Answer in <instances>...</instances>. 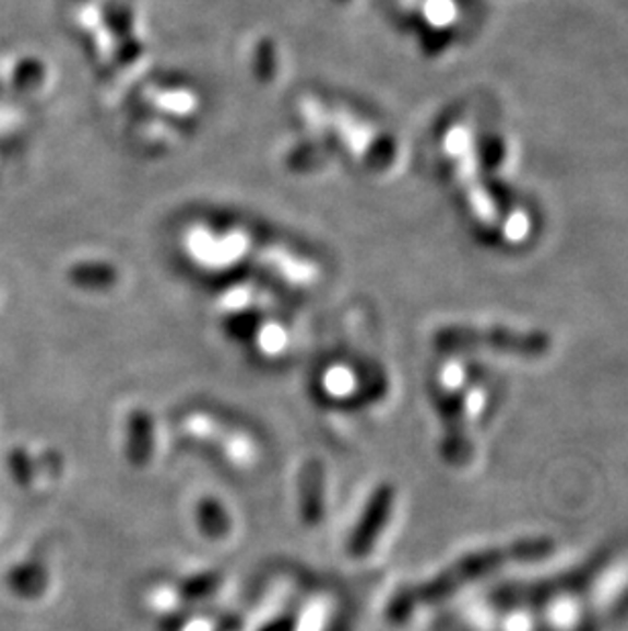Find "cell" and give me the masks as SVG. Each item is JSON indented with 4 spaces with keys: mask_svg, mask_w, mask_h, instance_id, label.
I'll return each instance as SVG.
<instances>
[{
    "mask_svg": "<svg viewBox=\"0 0 628 631\" xmlns=\"http://www.w3.org/2000/svg\"><path fill=\"white\" fill-rule=\"evenodd\" d=\"M392 503H394V491L388 484L380 487L369 499L368 507L364 511L359 524L353 531L352 544H349V552L353 556L362 558V556L368 554L371 546L376 544V539L386 527V522H388L390 511H392Z\"/></svg>",
    "mask_w": 628,
    "mask_h": 631,
    "instance_id": "1",
    "label": "cell"
},
{
    "mask_svg": "<svg viewBox=\"0 0 628 631\" xmlns=\"http://www.w3.org/2000/svg\"><path fill=\"white\" fill-rule=\"evenodd\" d=\"M216 585H218L216 574H199V576H192L190 581H186L180 593L185 595L186 599H200V597H206L209 593H213Z\"/></svg>",
    "mask_w": 628,
    "mask_h": 631,
    "instance_id": "6",
    "label": "cell"
},
{
    "mask_svg": "<svg viewBox=\"0 0 628 631\" xmlns=\"http://www.w3.org/2000/svg\"><path fill=\"white\" fill-rule=\"evenodd\" d=\"M322 614L319 607L310 609L307 616L300 619L298 626H294V631H319L321 630Z\"/></svg>",
    "mask_w": 628,
    "mask_h": 631,
    "instance_id": "9",
    "label": "cell"
},
{
    "mask_svg": "<svg viewBox=\"0 0 628 631\" xmlns=\"http://www.w3.org/2000/svg\"><path fill=\"white\" fill-rule=\"evenodd\" d=\"M294 621L291 619H277L274 623H270L268 628H263L261 631H294Z\"/></svg>",
    "mask_w": 628,
    "mask_h": 631,
    "instance_id": "10",
    "label": "cell"
},
{
    "mask_svg": "<svg viewBox=\"0 0 628 631\" xmlns=\"http://www.w3.org/2000/svg\"><path fill=\"white\" fill-rule=\"evenodd\" d=\"M197 515H199L200 529L204 536L218 539L229 534V515L216 499H202L197 507Z\"/></svg>",
    "mask_w": 628,
    "mask_h": 631,
    "instance_id": "5",
    "label": "cell"
},
{
    "mask_svg": "<svg viewBox=\"0 0 628 631\" xmlns=\"http://www.w3.org/2000/svg\"><path fill=\"white\" fill-rule=\"evenodd\" d=\"M185 631H211V626L206 621H192L186 626Z\"/></svg>",
    "mask_w": 628,
    "mask_h": 631,
    "instance_id": "11",
    "label": "cell"
},
{
    "mask_svg": "<svg viewBox=\"0 0 628 631\" xmlns=\"http://www.w3.org/2000/svg\"><path fill=\"white\" fill-rule=\"evenodd\" d=\"M127 456L129 460L138 466H143L152 458L154 449V423L152 417L143 411H135L129 419L127 428Z\"/></svg>",
    "mask_w": 628,
    "mask_h": 631,
    "instance_id": "3",
    "label": "cell"
},
{
    "mask_svg": "<svg viewBox=\"0 0 628 631\" xmlns=\"http://www.w3.org/2000/svg\"><path fill=\"white\" fill-rule=\"evenodd\" d=\"M9 470L19 484H29L33 478V463L25 449H13L9 456Z\"/></svg>",
    "mask_w": 628,
    "mask_h": 631,
    "instance_id": "7",
    "label": "cell"
},
{
    "mask_svg": "<svg viewBox=\"0 0 628 631\" xmlns=\"http://www.w3.org/2000/svg\"><path fill=\"white\" fill-rule=\"evenodd\" d=\"M7 585L23 599L39 597L47 586L46 569L39 562H23L7 574Z\"/></svg>",
    "mask_w": 628,
    "mask_h": 631,
    "instance_id": "4",
    "label": "cell"
},
{
    "mask_svg": "<svg viewBox=\"0 0 628 631\" xmlns=\"http://www.w3.org/2000/svg\"><path fill=\"white\" fill-rule=\"evenodd\" d=\"M327 393H331V395H347L349 390H352V378H349V372H343V370H339V372H331L329 376H327Z\"/></svg>",
    "mask_w": 628,
    "mask_h": 631,
    "instance_id": "8",
    "label": "cell"
},
{
    "mask_svg": "<svg viewBox=\"0 0 628 631\" xmlns=\"http://www.w3.org/2000/svg\"><path fill=\"white\" fill-rule=\"evenodd\" d=\"M324 501V470L321 463L310 460L300 472V505L308 525H317L322 517Z\"/></svg>",
    "mask_w": 628,
    "mask_h": 631,
    "instance_id": "2",
    "label": "cell"
}]
</instances>
